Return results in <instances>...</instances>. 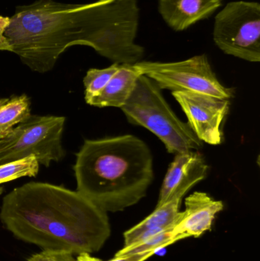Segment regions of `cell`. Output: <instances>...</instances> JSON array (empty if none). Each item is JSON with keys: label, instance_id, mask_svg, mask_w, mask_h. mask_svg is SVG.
I'll return each instance as SVG.
<instances>
[{"label": "cell", "instance_id": "obj_8", "mask_svg": "<svg viewBox=\"0 0 260 261\" xmlns=\"http://www.w3.org/2000/svg\"><path fill=\"white\" fill-rule=\"evenodd\" d=\"M198 139L212 145L223 141L221 125L228 114L230 99L189 91L172 92Z\"/></svg>", "mask_w": 260, "mask_h": 261}, {"label": "cell", "instance_id": "obj_1", "mask_svg": "<svg viewBox=\"0 0 260 261\" xmlns=\"http://www.w3.org/2000/svg\"><path fill=\"white\" fill-rule=\"evenodd\" d=\"M140 20L137 0H97L67 4L36 0L20 6L4 34L7 51L40 73L54 67L75 45L89 46L119 64L142 61L145 48L135 42Z\"/></svg>", "mask_w": 260, "mask_h": 261}, {"label": "cell", "instance_id": "obj_14", "mask_svg": "<svg viewBox=\"0 0 260 261\" xmlns=\"http://www.w3.org/2000/svg\"><path fill=\"white\" fill-rule=\"evenodd\" d=\"M31 101L26 94L12 96L0 107V140L30 117Z\"/></svg>", "mask_w": 260, "mask_h": 261}, {"label": "cell", "instance_id": "obj_21", "mask_svg": "<svg viewBox=\"0 0 260 261\" xmlns=\"http://www.w3.org/2000/svg\"><path fill=\"white\" fill-rule=\"evenodd\" d=\"M76 260L77 261H102L100 259L93 257L88 253H82V254H79L76 257Z\"/></svg>", "mask_w": 260, "mask_h": 261}, {"label": "cell", "instance_id": "obj_19", "mask_svg": "<svg viewBox=\"0 0 260 261\" xmlns=\"http://www.w3.org/2000/svg\"><path fill=\"white\" fill-rule=\"evenodd\" d=\"M155 253L148 252L140 254H128L125 255L116 256L114 258L108 261H145Z\"/></svg>", "mask_w": 260, "mask_h": 261}, {"label": "cell", "instance_id": "obj_16", "mask_svg": "<svg viewBox=\"0 0 260 261\" xmlns=\"http://www.w3.org/2000/svg\"><path fill=\"white\" fill-rule=\"evenodd\" d=\"M121 64H114L103 69H90L83 79L85 87V100L88 102L97 96L108 84L113 75L117 72Z\"/></svg>", "mask_w": 260, "mask_h": 261}, {"label": "cell", "instance_id": "obj_9", "mask_svg": "<svg viewBox=\"0 0 260 261\" xmlns=\"http://www.w3.org/2000/svg\"><path fill=\"white\" fill-rule=\"evenodd\" d=\"M209 166L198 150L176 153L162 184L157 206L174 196H183L207 176Z\"/></svg>", "mask_w": 260, "mask_h": 261}, {"label": "cell", "instance_id": "obj_18", "mask_svg": "<svg viewBox=\"0 0 260 261\" xmlns=\"http://www.w3.org/2000/svg\"><path fill=\"white\" fill-rule=\"evenodd\" d=\"M71 253L64 251L43 250L31 256L27 261H77Z\"/></svg>", "mask_w": 260, "mask_h": 261}, {"label": "cell", "instance_id": "obj_5", "mask_svg": "<svg viewBox=\"0 0 260 261\" xmlns=\"http://www.w3.org/2000/svg\"><path fill=\"white\" fill-rule=\"evenodd\" d=\"M66 119L62 116L31 115L0 140V164L35 156L41 165L65 156L62 135Z\"/></svg>", "mask_w": 260, "mask_h": 261}, {"label": "cell", "instance_id": "obj_2", "mask_svg": "<svg viewBox=\"0 0 260 261\" xmlns=\"http://www.w3.org/2000/svg\"><path fill=\"white\" fill-rule=\"evenodd\" d=\"M0 221L16 239L73 255L97 252L111 234L108 214L62 186L30 182L3 199Z\"/></svg>", "mask_w": 260, "mask_h": 261}, {"label": "cell", "instance_id": "obj_17", "mask_svg": "<svg viewBox=\"0 0 260 261\" xmlns=\"http://www.w3.org/2000/svg\"><path fill=\"white\" fill-rule=\"evenodd\" d=\"M172 229V228H170V229L166 230L141 242L132 244L129 246L124 247L116 254V256L128 254H140V253H156L157 250L169 246L174 243L171 239Z\"/></svg>", "mask_w": 260, "mask_h": 261}, {"label": "cell", "instance_id": "obj_13", "mask_svg": "<svg viewBox=\"0 0 260 261\" xmlns=\"http://www.w3.org/2000/svg\"><path fill=\"white\" fill-rule=\"evenodd\" d=\"M140 75L134 65L121 64L105 88L86 103L99 108H122L131 96Z\"/></svg>", "mask_w": 260, "mask_h": 261}, {"label": "cell", "instance_id": "obj_11", "mask_svg": "<svg viewBox=\"0 0 260 261\" xmlns=\"http://www.w3.org/2000/svg\"><path fill=\"white\" fill-rule=\"evenodd\" d=\"M221 0H159V12L174 31H184L207 18L221 6Z\"/></svg>", "mask_w": 260, "mask_h": 261}, {"label": "cell", "instance_id": "obj_7", "mask_svg": "<svg viewBox=\"0 0 260 261\" xmlns=\"http://www.w3.org/2000/svg\"><path fill=\"white\" fill-rule=\"evenodd\" d=\"M213 39L226 55L250 62H259V3H227L215 17Z\"/></svg>", "mask_w": 260, "mask_h": 261}, {"label": "cell", "instance_id": "obj_15", "mask_svg": "<svg viewBox=\"0 0 260 261\" xmlns=\"http://www.w3.org/2000/svg\"><path fill=\"white\" fill-rule=\"evenodd\" d=\"M39 172V163L35 156L0 164V184L23 176H35Z\"/></svg>", "mask_w": 260, "mask_h": 261}, {"label": "cell", "instance_id": "obj_23", "mask_svg": "<svg viewBox=\"0 0 260 261\" xmlns=\"http://www.w3.org/2000/svg\"><path fill=\"white\" fill-rule=\"evenodd\" d=\"M3 192H4V188L3 187H0V196L3 194Z\"/></svg>", "mask_w": 260, "mask_h": 261}, {"label": "cell", "instance_id": "obj_12", "mask_svg": "<svg viewBox=\"0 0 260 261\" xmlns=\"http://www.w3.org/2000/svg\"><path fill=\"white\" fill-rule=\"evenodd\" d=\"M182 199L181 196H174L163 205L156 206L155 210L146 219L125 231V247L174 228L181 216L180 206Z\"/></svg>", "mask_w": 260, "mask_h": 261}, {"label": "cell", "instance_id": "obj_10", "mask_svg": "<svg viewBox=\"0 0 260 261\" xmlns=\"http://www.w3.org/2000/svg\"><path fill=\"white\" fill-rule=\"evenodd\" d=\"M186 210L182 212L180 219L171 231L172 242L186 238H198L212 228L215 216L224 208L221 201L203 192H195L185 201Z\"/></svg>", "mask_w": 260, "mask_h": 261}, {"label": "cell", "instance_id": "obj_3", "mask_svg": "<svg viewBox=\"0 0 260 261\" xmlns=\"http://www.w3.org/2000/svg\"><path fill=\"white\" fill-rule=\"evenodd\" d=\"M76 155V191L106 213L140 202L154 180L151 149L134 135L85 140Z\"/></svg>", "mask_w": 260, "mask_h": 261}, {"label": "cell", "instance_id": "obj_4", "mask_svg": "<svg viewBox=\"0 0 260 261\" xmlns=\"http://www.w3.org/2000/svg\"><path fill=\"white\" fill-rule=\"evenodd\" d=\"M128 122L154 133L169 153L198 150L203 142L189 124L172 111L162 94L161 89L145 75H140L134 90L121 108Z\"/></svg>", "mask_w": 260, "mask_h": 261}, {"label": "cell", "instance_id": "obj_22", "mask_svg": "<svg viewBox=\"0 0 260 261\" xmlns=\"http://www.w3.org/2000/svg\"><path fill=\"white\" fill-rule=\"evenodd\" d=\"M8 100H9V99H7V98H0V107L4 105Z\"/></svg>", "mask_w": 260, "mask_h": 261}, {"label": "cell", "instance_id": "obj_6", "mask_svg": "<svg viewBox=\"0 0 260 261\" xmlns=\"http://www.w3.org/2000/svg\"><path fill=\"white\" fill-rule=\"evenodd\" d=\"M139 73L153 80L161 90L189 91L230 99L234 90L220 83L207 55L192 57L177 62L140 61L134 64Z\"/></svg>", "mask_w": 260, "mask_h": 261}, {"label": "cell", "instance_id": "obj_20", "mask_svg": "<svg viewBox=\"0 0 260 261\" xmlns=\"http://www.w3.org/2000/svg\"><path fill=\"white\" fill-rule=\"evenodd\" d=\"M10 23V17L0 15V51H7V44L4 38V34Z\"/></svg>", "mask_w": 260, "mask_h": 261}]
</instances>
